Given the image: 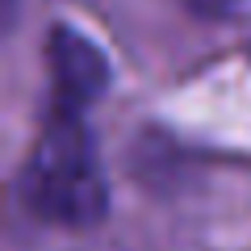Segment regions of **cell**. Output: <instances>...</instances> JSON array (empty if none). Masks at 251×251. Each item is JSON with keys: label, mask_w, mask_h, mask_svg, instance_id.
<instances>
[{"label": "cell", "mask_w": 251, "mask_h": 251, "mask_svg": "<svg viewBox=\"0 0 251 251\" xmlns=\"http://www.w3.org/2000/svg\"><path fill=\"white\" fill-rule=\"evenodd\" d=\"M21 197L50 226H92L105 218L109 188L80 113L59 109L29 147Z\"/></svg>", "instance_id": "obj_1"}, {"label": "cell", "mask_w": 251, "mask_h": 251, "mask_svg": "<svg viewBox=\"0 0 251 251\" xmlns=\"http://www.w3.org/2000/svg\"><path fill=\"white\" fill-rule=\"evenodd\" d=\"M46 63H50V84L59 92V105L72 109V113H80V105L97 100L109 84V63L100 54V46L67 25H59L50 34Z\"/></svg>", "instance_id": "obj_2"}, {"label": "cell", "mask_w": 251, "mask_h": 251, "mask_svg": "<svg viewBox=\"0 0 251 251\" xmlns=\"http://www.w3.org/2000/svg\"><path fill=\"white\" fill-rule=\"evenodd\" d=\"M188 4H193V13H201V17H214V21H222V17H239V13L251 9V0H188Z\"/></svg>", "instance_id": "obj_3"}]
</instances>
